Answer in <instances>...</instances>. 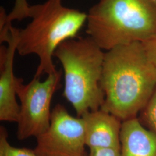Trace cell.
Instances as JSON below:
<instances>
[{"label": "cell", "mask_w": 156, "mask_h": 156, "mask_svg": "<svg viewBox=\"0 0 156 156\" xmlns=\"http://www.w3.org/2000/svg\"><path fill=\"white\" fill-rule=\"evenodd\" d=\"M143 44L147 56L156 66V38L144 42Z\"/></svg>", "instance_id": "5bb4252c"}, {"label": "cell", "mask_w": 156, "mask_h": 156, "mask_svg": "<svg viewBox=\"0 0 156 156\" xmlns=\"http://www.w3.org/2000/svg\"><path fill=\"white\" fill-rule=\"evenodd\" d=\"M33 7L28 4L27 0H15V5L12 11L8 15V20L12 22L14 20L21 21L32 16Z\"/></svg>", "instance_id": "7c38bea8"}, {"label": "cell", "mask_w": 156, "mask_h": 156, "mask_svg": "<svg viewBox=\"0 0 156 156\" xmlns=\"http://www.w3.org/2000/svg\"><path fill=\"white\" fill-rule=\"evenodd\" d=\"M139 116L143 126L156 135V89Z\"/></svg>", "instance_id": "8fae6325"}, {"label": "cell", "mask_w": 156, "mask_h": 156, "mask_svg": "<svg viewBox=\"0 0 156 156\" xmlns=\"http://www.w3.org/2000/svg\"><path fill=\"white\" fill-rule=\"evenodd\" d=\"M87 14L86 33L102 50L156 38V7L148 0H99Z\"/></svg>", "instance_id": "7a4b0ae2"}, {"label": "cell", "mask_w": 156, "mask_h": 156, "mask_svg": "<svg viewBox=\"0 0 156 156\" xmlns=\"http://www.w3.org/2000/svg\"><path fill=\"white\" fill-rule=\"evenodd\" d=\"M85 144L90 149H120L122 122L111 113L98 109L84 113Z\"/></svg>", "instance_id": "ba28073f"}, {"label": "cell", "mask_w": 156, "mask_h": 156, "mask_svg": "<svg viewBox=\"0 0 156 156\" xmlns=\"http://www.w3.org/2000/svg\"><path fill=\"white\" fill-rule=\"evenodd\" d=\"M101 109L122 122L138 117L156 89V66L142 42L116 46L105 52Z\"/></svg>", "instance_id": "6da1fadb"}, {"label": "cell", "mask_w": 156, "mask_h": 156, "mask_svg": "<svg viewBox=\"0 0 156 156\" xmlns=\"http://www.w3.org/2000/svg\"><path fill=\"white\" fill-rule=\"evenodd\" d=\"M62 71L48 75L45 81L35 78L24 84L22 78H17L16 94L20 102L17 137L19 140L36 138L49 127L52 97L60 84Z\"/></svg>", "instance_id": "5b68a950"}, {"label": "cell", "mask_w": 156, "mask_h": 156, "mask_svg": "<svg viewBox=\"0 0 156 156\" xmlns=\"http://www.w3.org/2000/svg\"><path fill=\"white\" fill-rule=\"evenodd\" d=\"M120 145L121 156H156V135L138 117L122 122Z\"/></svg>", "instance_id": "9c48e42d"}, {"label": "cell", "mask_w": 156, "mask_h": 156, "mask_svg": "<svg viewBox=\"0 0 156 156\" xmlns=\"http://www.w3.org/2000/svg\"><path fill=\"white\" fill-rule=\"evenodd\" d=\"M62 1L47 0L33 5L32 21L19 31L18 53L39 57L35 78L57 72L53 62L55 50L65 41L75 38L87 22V13L62 5Z\"/></svg>", "instance_id": "3957f363"}, {"label": "cell", "mask_w": 156, "mask_h": 156, "mask_svg": "<svg viewBox=\"0 0 156 156\" xmlns=\"http://www.w3.org/2000/svg\"><path fill=\"white\" fill-rule=\"evenodd\" d=\"M37 140V156H88L83 119L73 117L60 104L51 111L49 127Z\"/></svg>", "instance_id": "8992f818"}, {"label": "cell", "mask_w": 156, "mask_h": 156, "mask_svg": "<svg viewBox=\"0 0 156 156\" xmlns=\"http://www.w3.org/2000/svg\"><path fill=\"white\" fill-rule=\"evenodd\" d=\"M89 156H121L120 149L111 147L90 149Z\"/></svg>", "instance_id": "4fadbf2b"}, {"label": "cell", "mask_w": 156, "mask_h": 156, "mask_svg": "<svg viewBox=\"0 0 156 156\" xmlns=\"http://www.w3.org/2000/svg\"><path fill=\"white\" fill-rule=\"evenodd\" d=\"M19 29L10 27L8 47L1 46L0 120L17 122L20 105L16 101L17 77L13 73V61L17 51Z\"/></svg>", "instance_id": "52a82bcc"}, {"label": "cell", "mask_w": 156, "mask_h": 156, "mask_svg": "<svg viewBox=\"0 0 156 156\" xmlns=\"http://www.w3.org/2000/svg\"><path fill=\"white\" fill-rule=\"evenodd\" d=\"M151 4H152L154 6L156 7V0H148Z\"/></svg>", "instance_id": "9a60e30c"}, {"label": "cell", "mask_w": 156, "mask_h": 156, "mask_svg": "<svg viewBox=\"0 0 156 156\" xmlns=\"http://www.w3.org/2000/svg\"><path fill=\"white\" fill-rule=\"evenodd\" d=\"M8 132L2 126L0 127V156H37L34 150L12 146L8 140Z\"/></svg>", "instance_id": "30bf717a"}, {"label": "cell", "mask_w": 156, "mask_h": 156, "mask_svg": "<svg viewBox=\"0 0 156 156\" xmlns=\"http://www.w3.org/2000/svg\"><path fill=\"white\" fill-rule=\"evenodd\" d=\"M105 52L89 37L68 39L56 49L54 57L64 73L63 96L81 117L101 108L105 95L101 87Z\"/></svg>", "instance_id": "277c9868"}]
</instances>
